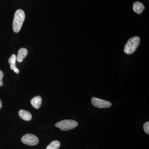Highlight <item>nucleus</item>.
I'll return each mask as SVG.
<instances>
[{"instance_id":"nucleus-1","label":"nucleus","mask_w":149,"mask_h":149,"mask_svg":"<svg viewBox=\"0 0 149 149\" xmlns=\"http://www.w3.org/2000/svg\"><path fill=\"white\" fill-rule=\"evenodd\" d=\"M25 19V13L22 9L17 10L15 13L13 28L14 32L18 33L21 29Z\"/></svg>"},{"instance_id":"nucleus-2","label":"nucleus","mask_w":149,"mask_h":149,"mask_svg":"<svg viewBox=\"0 0 149 149\" xmlns=\"http://www.w3.org/2000/svg\"><path fill=\"white\" fill-rule=\"evenodd\" d=\"M140 43V38L136 36L130 38L124 46V52L127 54H131L134 52Z\"/></svg>"},{"instance_id":"nucleus-3","label":"nucleus","mask_w":149,"mask_h":149,"mask_svg":"<svg viewBox=\"0 0 149 149\" xmlns=\"http://www.w3.org/2000/svg\"><path fill=\"white\" fill-rule=\"evenodd\" d=\"M78 123L72 120H64L57 123L55 124L56 127L59 128L63 131L69 130L77 127Z\"/></svg>"},{"instance_id":"nucleus-4","label":"nucleus","mask_w":149,"mask_h":149,"mask_svg":"<svg viewBox=\"0 0 149 149\" xmlns=\"http://www.w3.org/2000/svg\"><path fill=\"white\" fill-rule=\"evenodd\" d=\"M22 142L29 146H36L39 143L38 138L32 134H27L22 138Z\"/></svg>"},{"instance_id":"nucleus-5","label":"nucleus","mask_w":149,"mask_h":149,"mask_svg":"<svg viewBox=\"0 0 149 149\" xmlns=\"http://www.w3.org/2000/svg\"><path fill=\"white\" fill-rule=\"evenodd\" d=\"M93 105L99 108H107L111 106L110 102L93 97L91 100Z\"/></svg>"},{"instance_id":"nucleus-6","label":"nucleus","mask_w":149,"mask_h":149,"mask_svg":"<svg viewBox=\"0 0 149 149\" xmlns=\"http://www.w3.org/2000/svg\"><path fill=\"white\" fill-rule=\"evenodd\" d=\"M16 56L15 54H13L8 59V63L10 65V69L13 70L16 73H19V70L16 67Z\"/></svg>"},{"instance_id":"nucleus-7","label":"nucleus","mask_w":149,"mask_h":149,"mask_svg":"<svg viewBox=\"0 0 149 149\" xmlns=\"http://www.w3.org/2000/svg\"><path fill=\"white\" fill-rule=\"evenodd\" d=\"M18 114L19 117L24 120L29 121L32 119V114L29 111H27L21 109L18 112Z\"/></svg>"},{"instance_id":"nucleus-8","label":"nucleus","mask_w":149,"mask_h":149,"mask_svg":"<svg viewBox=\"0 0 149 149\" xmlns=\"http://www.w3.org/2000/svg\"><path fill=\"white\" fill-rule=\"evenodd\" d=\"M28 54V51L25 48H22L19 49L18 51L17 55L16 56V60L19 62H21L23 59Z\"/></svg>"},{"instance_id":"nucleus-9","label":"nucleus","mask_w":149,"mask_h":149,"mask_svg":"<svg viewBox=\"0 0 149 149\" xmlns=\"http://www.w3.org/2000/svg\"><path fill=\"white\" fill-rule=\"evenodd\" d=\"M145 9V7L142 3L136 2L133 4V10L136 13L140 14Z\"/></svg>"},{"instance_id":"nucleus-10","label":"nucleus","mask_w":149,"mask_h":149,"mask_svg":"<svg viewBox=\"0 0 149 149\" xmlns=\"http://www.w3.org/2000/svg\"><path fill=\"white\" fill-rule=\"evenodd\" d=\"M31 104L36 109L40 108L42 102V98L40 96H36L31 100Z\"/></svg>"},{"instance_id":"nucleus-11","label":"nucleus","mask_w":149,"mask_h":149,"mask_svg":"<svg viewBox=\"0 0 149 149\" xmlns=\"http://www.w3.org/2000/svg\"><path fill=\"white\" fill-rule=\"evenodd\" d=\"M60 143L58 141H54L47 146L46 149H58L60 146Z\"/></svg>"},{"instance_id":"nucleus-12","label":"nucleus","mask_w":149,"mask_h":149,"mask_svg":"<svg viewBox=\"0 0 149 149\" xmlns=\"http://www.w3.org/2000/svg\"><path fill=\"white\" fill-rule=\"evenodd\" d=\"M144 131L147 134H149V122L148 121L145 123L143 125Z\"/></svg>"},{"instance_id":"nucleus-13","label":"nucleus","mask_w":149,"mask_h":149,"mask_svg":"<svg viewBox=\"0 0 149 149\" xmlns=\"http://www.w3.org/2000/svg\"><path fill=\"white\" fill-rule=\"evenodd\" d=\"M3 73L1 70H0V86H2L3 82L2 81L3 77Z\"/></svg>"},{"instance_id":"nucleus-14","label":"nucleus","mask_w":149,"mask_h":149,"mask_svg":"<svg viewBox=\"0 0 149 149\" xmlns=\"http://www.w3.org/2000/svg\"><path fill=\"white\" fill-rule=\"evenodd\" d=\"M2 106V104L1 101L0 100V109L1 108Z\"/></svg>"}]
</instances>
